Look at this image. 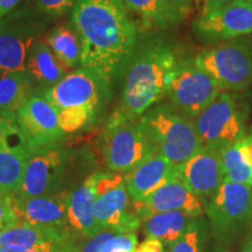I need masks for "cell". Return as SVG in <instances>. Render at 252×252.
Masks as SVG:
<instances>
[{"label": "cell", "mask_w": 252, "mask_h": 252, "mask_svg": "<svg viewBox=\"0 0 252 252\" xmlns=\"http://www.w3.org/2000/svg\"><path fill=\"white\" fill-rule=\"evenodd\" d=\"M194 31L208 42L236 40L252 34V2L232 0L224 7L200 15L194 23Z\"/></svg>", "instance_id": "cell-14"}, {"label": "cell", "mask_w": 252, "mask_h": 252, "mask_svg": "<svg viewBox=\"0 0 252 252\" xmlns=\"http://www.w3.org/2000/svg\"><path fill=\"white\" fill-rule=\"evenodd\" d=\"M103 153L109 169L126 174L158 153V150L140 118H127L117 110L104 132Z\"/></svg>", "instance_id": "cell-5"}, {"label": "cell", "mask_w": 252, "mask_h": 252, "mask_svg": "<svg viewBox=\"0 0 252 252\" xmlns=\"http://www.w3.org/2000/svg\"><path fill=\"white\" fill-rule=\"evenodd\" d=\"M36 1L43 13L58 17L74 7L76 0H36Z\"/></svg>", "instance_id": "cell-32"}, {"label": "cell", "mask_w": 252, "mask_h": 252, "mask_svg": "<svg viewBox=\"0 0 252 252\" xmlns=\"http://www.w3.org/2000/svg\"><path fill=\"white\" fill-rule=\"evenodd\" d=\"M202 247V226L195 219L175 243L172 244L169 252H201Z\"/></svg>", "instance_id": "cell-28"}, {"label": "cell", "mask_w": 252, "mask_h": 252, "mask_svg": "<svg viewBox=\"0 0 252 252\" xmlns=\"http://www.w3.org/2000/svg\"><path fill=\"white\" fill-rule=\"evenodd\" d=\"M40 21L21 9L0 21V77L12 71L26 70L28 55L40 39Z\"/></svg>", "instance_id": "cell-10"}, {"label": "cell", "mask_w": 252, "mask_h": 252, "mask_svg": "<svg viewBox=\"0 0 252 252\" xmlns=\"http://www.w3.org/2000/svg\"><path fill=\"white\" fill-rule=\"evenodd\" d=\"M231 1L232 0H196V4L200 7V15H206L216 11V9L224 7Z\"/></svg>", "instance_id": "cell-36"}, {"label": "cell", "mask_w": 252, "mask_h": 252, "mask_svg": "<svg viewBox=\"0 0 252 252\" xmlns=\"http://www.w3.org/2000/svg\"><path fill=\"white\" fill-rule=\"evenodd\" d=\"M26 71L30 74L34 90L45 91L56 86L68 75L67 69L53 54L46 40L41 37L32 47L26 63Z\"/></svg>", "instance_id": "cell-20"}, {"label": "cell", "mask_w": 252, "mask_h": 252, "mask_svg": "<svg viewBox=\"0 0 252 252\" xmlns=\"http://www.w3.org/2000/svg\"><path fill=\"white\" fill-rule=\"evenodd\" d=\"M20 134V130H19L17 123L9 121L4 116L0 115V147L13 140Z\"/></svg>", "instance_id": "cell-34"}, {"label": "cell", "mask_w": 252, "mask_h": 252, "mask_svg": "<svg viewBox=\"0 0 252 252\" xmlns=\"http://www.w3.org/2000/svg\"><path fill=\"white\" fill-rule=\"evenodd\" d=\"M67 196L68 194L61 193L50 196L11 197V203L19 222L48 228L69 229Z\"/></svg>", "instance_id": "cell-17"}, {"label": "cell", "mask_w": 252, "mask_h": 252, "mask_svg": "<svg viewBox=\"0 0 252 252\" xmlns=\"http://www.w3.org/2000/svg\"><path fill=\"white\" fill-rule=\"evenodd\" d=\"M72 238L69 229H56L48 226L31 225L19 222L11 228L0 231L1 248H31L47 242Z\"/></svg>", "instance_id": "cell-23"}, {"label": "cell", "mask_w": 252, "mask_h": 252, "mask_svg": "<svg viewBox=\"0 0 252 252\" xmlns=\"http://www.w3.org/2000/svg\"><path fill=\"white\" fill-rule=\"evenodd\" d=\"M69 154L61 147L30 153L20 190L15 197L50 196L62 193Z\"/></svg>", "instance_id": "cell-12"}, {"label": "cell", "mask_w": 252, "mask_h": 252, "mask_svg": "<svg viewBox=\"0 0 252 252\" xmlns=\"http://www.w3.org/2000/svg\"><path fill=\"white\" fill-rule=\"evenodd\" d=\"M222 93L217 83L194 61H181L169 82L167 94L176 111L194 119Z\"/></svg>", "instance_id": "cell-9"}, {"label": "cell", "mask_w": 252, "mask_h": 252, "mask_svg": "<svg viewBox=\"0 0 252 252\" xmlns=\"http://www.w3.org/2000/svg\"><path fill=\"white\" fill-rule=\"evenodd\" d=\"M138 247V238L131 234H113L103 244L100 252H132Z\"/></svg>", "instance_id": "cell-31"}, {"label": "cell", "mask_w": 252, "mask_h": 252, "mask_svg": "<svg viewBox=\"0 0 252 252\" xmlns=\"http://www.w3.org/2000/svg\"><path fill=\"white\" fill-rule=\"evenodd\" d=\"M175 49L162 41H153L135 53L128 67L118 111L139 119L167 94L173 74L180 64Z\"/></svg>", "instance_id": "cell-2"}, {"label": "cell", "mask_w": 252, "mask_h": 252, "mask_svg": "<svg viewBox=\"0 0 252 252\" xmlns=\"http://www.w3.org/2000/svg\"><path fill=\"white\" fill-rule=\"evenodd\" d=\"M122 2L128 11L139 14L146 27H168L163 0H122Z\"/></svg>", "instance_id": "cell-27"}, {"label": "cell", "mask_w": 252, "mask_h": 252, "mask_svg": "<svg viewBox=\"0 0 252 252\" xmlns=\"http://www.w3.org/2000/svg\"><path fill=\"white\" fill-rule=\"evenodd\" d=\"M19 223L13 207L11 203V197L0 194V231L11 228Z\"/></svg>", "instance_id": "cell-33"}, {"label": "cell", "mask_w": 252, "mask_h": 252, "mask_svg": "<svg viewBox=\"0 0 252 252\" xmlns=\"http://www.w3.org/2000/svg\"><path fill=\"white\" fill-rule=\"evenodd\" d=\"M140 122L158 152L178 172L201 150L193 119L181 115L174 108L167 105L151 108L141 116Z\"/></svg>", "instance_id": "cell-4"}, {"label": "cell", "mask_w": 252, "mask_h": 252, "mask_svg": "<svg viewBox=\"0 0 252 252\" xmlns=\"http://www.w3.org/2000/svg\"><path fill=\"white\" fill-rule=\"evenodd\" d=\"M131 212L144 222L156 214L169 212H184L193 217H200L204 212V208L201 198L176 176L145 200L132 201Z\"/></svg>", "instance_id": "cell-15"}, {"label": "cell", "mask_w": 252, "mask_h": 252, "mask_svg": "<svg viewBox=\"0 0 252 252\" xmlns=\"http://www.w3.org/2000/svg\"><path fill=\"white\" fill-rule=\"evenodd\" d=\"M71 25L81 41L82 68L112 82L130 67L137 49V26L122 0H76Z\"/></svg>", "instance_id": "cell-1"}, {"label": "cell", "mask_w": 252, "mask_h": 252, "mask_svg": "<svg viewBox=\"0 0 252 252\" xmlns=\"http://www.w3.org/2000/svg\"><path fill=\"white\" fill-rule=\"evenodd\" d=\"M46 42L59 62L67 70L80 64L82 46L72 25H61L53 28L47 36Z\"/></svg>", "instance_id": "cell-25"}, {"label": "cell", "mask_w": 252, "mask_h": 252, "mask_svg": "<svg viewBox=\"0 0 252 252\" xmlns=\"http://www.w3.org/2000/svg\"><path fill=\"white\" fill-rule=\"evenodd\" d=\"M220 157L224 171V181L250 185L252 166L249 163L238 143L220 149Z\"/></svg>", "instance_id": "cell-26"}, {"label": "cell", "mask_w": 252, "mask_h": 252, "mask_svg": "<svg viewBox=\"0 0 252 252\" xmlns=\"http://www.w3.org/2000/svg\"><path fill=\"white\" fill-rule=\"evenodd\" d=\"M179 178L206 204L224 182L220 150L202 147L179 169Z\"/></svg>", "instance_id": "cell-16"}, {"label": "cell", "mask_w": 252, "mask_h": 252, "mask_svg": "<svg viewBox=\"0 0 252 252\" xmlns=\"http://www.w3.org/2000/svg\"><path fill=\"white\" fill-rule=\"evenodd\" d=\"M94 217L103 231L131 234L141 220L128 210L125 178L121 173H94Z\"/></svg>", "instance_id": "cell-8"}, {"label": "cell", "mask_w": 252, "mask_h": 252, "mask_svg": "<svg viewBox=\"0 0 252 252\" xmlns=\"http://www.w3.org/2000/svg\"><path fill=\"white\" fill-rule=\"evenodd\" d=\"M239 146H241L242 151H243L245 158L249 161V163L252 166V132L249 133L248 135L242 139L241 141H238Z\"/></svg>", "instance_id": "cell-38"}, {"label": "cell", "mask_w": 252, "mask_h": 252, "mask_svg": "<svg viewBox=\"0 0 252 252\" xmlns=\"http://www.w3.org/2000/svg\"><path fill=\"white\" fill-rule=\"evenodd\" d=\"M249 109L236 102L226 91H222L214 102L193 119L201 149L234 145L245 137Z\"/></svg>", "instance_id": "cell-7"}, {"label": "cell", "mask_w": 252, "mask_h": 252, "mask_svg": "<svg viewBox=\"0 0 252 252\" xmlns=\"http://www.w3.org/2000/svg\"><path fill=\"white\" fill-rule=\"evenodd\" d=\"M68 226L72 234L93 238L103 231L94 217V178L90 175L67 196Z\"/></svg>", "instance_id": "cell-19"}, {"label": "cell", "mask_w": 252, "mask_h": 252, "mask_svg": "<svg viewBox=\"0 0 252 252\" xmlns=\"http://www.w3.org/2000/svg\"><path fill=\"white\" fill-rule=\"evenodd\" d=\"M179 176L178 169L159 152L124 175L132 201H143L167 182Z\"/></svg>", "instance_id": "cell-18"}, {"label": "cell", "mask_w": 252, "mask_h": 252, "mask_svg": "<svg viewBox=\"0 0 252 252\" xmlns=\"http://www.w3.org/2000/svg\"><path fill=\"white\" fill-rule=\"evenodd\" d=\"M113 234H115V232L109 231V230L102 231L100 234L90 238L89 241L82 247L80 252H100V249H102L103 244L105 243Z\"/></svg>", "instance_id": "cell-35"}, {"label": "cell", "mask_w": 252, "mask_h": 252, "mask_svg": "<svg viewBox=\"0 0 252 252\" xmlns=\"http://www.w3.org/2000/svg\"><path fill=\"white\" fill-rule=\"evenodd\" d=\"M34 94V87L26 70L12 71L0 77V115L17 123V115Z\"/></svg>", "instance_id": "cell-22"}, {"label": "cell", "mask_w": 252, "mask_h": 252, "mask_svg": "<svg viewBox=\"0 0 252 252\" xmlns=\"http://www.w3.org/2000/svg\"><path fill=\"white\" fill-rule=\"evenodd\" d=\"M81 249L75 243L74 238L63 241L47 242L31 248H1L0 252H80Z\"/></svg>", "instance_id": "cell-29"}, {"label": "cell", "mask_w": 252, "mask_h": 252, "mask_svg": "<svg viewBox=\"0 0 252 252\" xmlns=\"http://www.w3.org/2000/svg\"><path fill=\"white\" fill-rule=\"evenodd\" d=\"M249 252H252V242H251V247H250V250H249Z\"/></svg>", "instance_id": "cell-40"}, {"label": "cell", "mask_w": 252, "mask_h": 252, "mask_svg": "<svg viewBox=\"0 0 252 252\" xmlns=\"http://www.w3.org/2000/svg\"><path fill=\"white\" fill-rule=\"evenodd\" d=\"M249 187H250V189H251V193H252V180H251V182H250V185H249Z\"/></svg>", "instance_id": "cell-39"}, {"label": "cell", "mask_w": 252, "mask_h": 252, "mask_svg": "<svg viewBox=\"0 0 252 252\" xmlns=\"http://www.w3.org/2000/svg\"><path fill=\"white\" fill-rule=\"evenodd\" d=\"M30 153L24 140L17 144L11 140L0 147V194L7 197L17 196L23 184Z\"/></svg>", "instance_id": "cell-21"}, {"label": "cell", "mask_w": 252, "mask_h": 252, "mask_svg": "<svg viewBox=\"0 0 252 252\" xmlns=\"http://www.w3.org/2000/svg\"><path fill=\"white\" fill-rule=\"evenodd\" d=\"M204 208L216 235L232 236L252 219L251 189L248 185L224 181Z\"/></svg>", "instance_id": "cell-11"}, {"label": "cell", "mask_w": 252, "mask_h": 252, "mask_svg": "<svg viewBox=\"0 0 252 252\" xmlns=\"http://www.w3.org/2000/svg\"><path fill=\"white\" fill-rule=\"evenodd\" d=\"M17 125L30 152L59 147L64 132L58 113L42 94H34L17 115Z\"/></svg>", "instance_id": "cell-13"}, {"label": "cell", "mask_w": 252, "mask_h": 252, "mask_svg": "<svg viewBox=\"0 0 252 252\" xmlns=\"http://www.w3.org/2000/svg\"><path fill=\"white\" fill-rule=\"evenodd\" d=\"M249 1H251V2H252V0H249Z\"/></svg>", "instance_id": "cell-41"}, {"label": "cell", "mask_w": 252, "mask_h": 252, "mask_svg": "<svg viewBox=\"0 0 252 252\" xmlns=\"http://www.w3.org/2000/svg\"><path fill=\"white\" fill-rule=\"evenodd\" d=\"M194 62L223 91H242L252 84V42L249 40H232L210 47Z\"/></svg>", "instance_id": "cell-6"}, {"label": "cell", "mask_w": 252, "mask_h": 252, "mask_svg": "<svg viewBox=\"0 0 252 252\" xmlns=\"http://www.w3.org/2000/svg\"><path fill=\"white\" fill-rule=\"evenodd\" d=\"M21 0H0V21L18 7Z\"/></svg>", "instance_id": "cell-37"}, {"label": "cell", "mask_w": 252, "mask_h": 252, "mask_svg": "<svg viewBox=\"0 0 252 252\" xmlns=\"http://www.w3.org/2000/svg\"><path fill=\"white\" fill-rule=\"evenodd\" d=\"M195 0H163L168 27L185 21L190 14Z\"/></svg>", "instance_id": "cell-30"}, {"label": "cell", "mask_w": 252, "mask_h": 252, "mask_svg": "<svg viewBox=\"0 0 252 252\" xmlns=\"http://www.w3.org/2000/svg\"><path fill=\"white\" fill-rule=\"evenodd\" d=\"M197 217L184 212L156 214L143 222V229L147 238H156L162 244L172 245L186 231L189 224Z\"/></svg>", "instance_id": "cell-24"}, {"label": "cell", "mask_w": 252, "mask_h": 252, "mask_svg": "<svg viewBox=\"0 0 252 252\" xmlns=\"http://www.w3.org/2000/svg\"><path fill=\"white\" fill-rule=\"evenodd\" d=\"M111 81L88 68L74 70L42 94L58 113L64 133L93 125L111 97Z\"/></svg>", "instance_id": "cell-3"}]
</instances>
